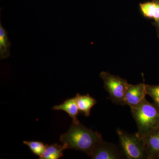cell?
Wrapping results in <instances>:
<instances>
[{"instance_id":"6da1fadb","label":"cell","mask_w":159,"mask_h":159,"mask_svg":"<svg viewBox=\"0 0 159 159\" xmlns=\"http://www.w3.org/2000/svg\"><path fill=\"white\" fill-rule=\"evenodd\" d=\"M102 140L101 134L87 128L80 122L73 123L68 131L60 138V141L66 145L67 149L82 152L89 157L94 146Z\"/></svg>"},{"instance_id":"7a4b0ae2","label":"cell","mask_w":159,"mask_h":159,"mask_svg":"<svg viewBox=\"0 0 159 159\" xmlns=\"http://www.w3.org/2000/svg\"><path fill=\"white\" fill-rule=\"evenodd\" d=\"M130 110L140 134H145L159 128V109L154 103L145 99L137 107Z\"/></svg>"},{"instance_id":"3957f363","label":"cell","mask_w":159,"mask_h":159,"mask_svg":"<svg viewBox=\"0 0 159 159\" xmlns=\"http://www.w3.org/2000/svg\"><path fill=\"white\" fill-rule=\"evenodd\" d=\"M120 148L125 158L148 159L145 144L142 135L139 133L129 134L118 129Z\"/></svg>"},{"instance_id":"277c9868","label":"cell","mask_w":159,"mask_h":159,"mask_svg":"<svg viewBox=\"0 0 159 159\" xmlns=\"http://www.w3.org/2000/svg\"><path fill=\"white\" fill-rule=\"evenodd\" d=\"M100 77L111 101L117 105H125V94L129 84L127 80L106 72H101Z\"/></svg>"},{"instance_id":"5b68a950","label":"cell","mask_w":159,"mask_h":159,"mask_svg":"<svg viewBox=\"0 0 159 159\" xmlns=\"http://www.w3.org/2000/svg\"><path fill=\"white\" fill-rule=\"evenodd\" d=\"M90 157L93 159H121L124 156L120 147L102 140L94 146Z\"/></svg>"},{"instance_id":"8992f818","label":"cell","mask_w":159,"mask_h":159,"mask_svg":"<svg viewBox=\"0 0 159 159\" xmlns=\"http://www.w3.org/2000/svg\"><path fill=\"white\" fill-rule=\"evenodd\" d=\"M146 84L144 83L135 85L129 84L125 94V105L130 109L135 108L146 99Z\"/></svg>"},{"instance_id":"52a82bcc","label":"cell","mask_w":159,"mask_h":159,"mask_svg":"<svg viewBox=\"0 0 159 159\" xmlns=\"http://www.w3.org/2000/svg\"><path fill=\"white\" fill-rule=\"evenodd\" d=\"M141 135L148 159H159V128Z\"/></svg>"},{"instance_id":"ba28073f","label":"cell","mask_w":159,"mask_h":159,"mask_svg":"<svg viewBox=\"0 0 159 159\" xmlns=\"http://www.w3.org/2000/svg\"><path fill=\"white\" fill-rule=\"evenodd\" d=\"M52 109L54 111H62L66 112L72 118L73 123L80 122L77 118L79 110L75 97L67 99L59 105L54 106L52 107Z\"/></svg>"},{"instance_id":"9c48e42d","label":"cell","mask_w":159,"mask_h":159,"mask_svg":"<svg viewBox=\"0 0 159 159\" xmlns=\"http://www.w3.org/2000/svg\"><path fill=\"white\" fill-rule=\"evenodd\" d=\"M79 111L86 117L89 116L92 108L97 104V100L89 94L80 95L77 93L75 97Z\"/></svg>"},{"instance_id":"30bf717a","label":"cell","mask_w":159,"mask_h":159,"mask_svg":"<svg viewBox=\"0 0 159 159\" xmlns=\"http://www.w3.org/2000/svg\"><path fill=\"white\" fill-rule=\"evenodd\" d=\"M140 8L144 17L153 20L154 21L159 20V0L141 3Z\"/></svg>"},{"instance_id":"8fae6325","label":"cell","mask_w":159,"mask_h":159,"mask_svg":"<svg viewBox=\"0 0 159 159\" xmlns=\"http://www.w3.org/2000/svg\"><path fill=\"white\" fill-rule=\"evenodd\" d=\"M11 43L8 37V33L4 29L2 22L0 23V58L7 59L10 55Z\"/></svg>"},{"instance_id":"7c38bea8","label":"cell","mask_w":159,"mask_h":159,"mask_svg":"<svg viewBox=\"0 0 159 159\" xmlns=\"http://www.w3.org/2000/svg\"><path fill=\"white\" fill-rule=\"evenodd\" d=\"M67 149L64 144H54L46 145L45 150L40 159H58L63 157V151Z\"/></svg>"},{"instance_id":"4fadbf2b","label":"cell","mask_w":159,"mask_h":159,"mask_svg":"<svg viewBox=\"0 0 159 159\" xmlns=\"http://www.w3.org/2000/svg\"><path fill=\"white\" fill-rule=\"evenodd\" d=\"M23 143L27 145L35 155L40 158L42 156L45 150L46 145L43 142L39 141H24Z\"/></svg>"},{"instance_id":"5bb4252c","label":"cell","mask_w":159,"mask_h":159,"mask_svg":"<svg viewBox=\"0 0 159 159\" xmlns=\"http://www.w3.org/2000/svg\"><path fill=\"white\" fill-rule=\"evenodd\" d=\"M147 95H149L153 99L154 103L159 109V84L149 85L146 84Z\"/></svg>"},{"instance_id":"9a60e30c","label":"cell","mask_w":159,"mask_h":159,"mask_svg":"<svg viewBox=\"0 0 159 159\" xmlns=\"http://www.w3.org/2000/svg\"><path fill=\"white\" fill-rule=\"evenodd\" d=\"M152 25L155 27L156 29L157 35L159 39V20L157 21L154 22L152 23Z\"/></svg>"}]
</instances>
